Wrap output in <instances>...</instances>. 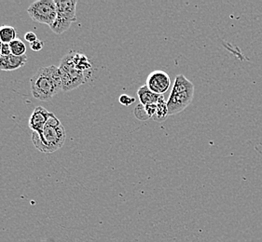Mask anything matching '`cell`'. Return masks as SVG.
Wrapping results in <instances>:
<instances>
[{"instance_id": "3957f363", "label": "cell", "mask_w": 262, "mask_h": 242, "mask_svg": "<svg viewBox=\"0 0 262 242\" xmlns=\"http://www.w3.org/2000/svg\"><path fill=\"white\" fill-rule=\"evenodd\" d=\"M67 133L63 125L51 126L46 124L41 132H32V142L39 152L50 154L62 148Z\"/></svg>"}, {"instance_id": "8992f818", "label": "cell", "mask_w": 262, "mask_h": 242, "mask_svg": "<svg viewBox=\"0 0 262 242\" xmlns=\"http://www.w3.org/2000/svg\"><path fill=\"white\" fill-rule=\"evenodd\" d=\"M28 15L33 21L52 26L57 16L55 0H37L27 9Z\"/></svg>"}, {"instance_id": "7c38bea8", "label": "cell", "mask_w": 262, "mask_h": 242, "mask_svg": "<svg viewBox=\"0 0 262 242\" xmlns=\"http://www.w3.org/2000/svg\"><path fill=\"white\" fill-rule=\"evenodd\" d=\"M16 39V30L14 27L9 26L0 27V40L1 42L10 44Z\"/></svg>"}, {"instance_id": "5b68a950", "label": "cell", "mask_w": 262, "mask_h": 242, "mask_svg": "<svg viewBox=\"0 0 262 242\" xmlns=\"http://www.w3.org/2000/svg\"><path fill=\"white\" fill-rule=\"evenodd\" d=\"M55 2L57 7V16L52 26H50V27L55 34L60 35V34H63V32L69 30L72 22L77 20V17H76L77 1L55 0Z\"/></svg>"}, {"instance_id": "4fadbf2b", "label": "cell", "mask_w": 262, "mask_h": 242, "mask_svg": "<svg viewBox=\"0 0 262 242\" xmlns=\"http://www.w3.org/2000/svg\"><path fill=\"white\" fill-rule=\"evenodd\" d=\"M169 116L168 114L167 102H165L164 98L160 101L157 104V109L155 115L152 116V119L157 122L164 121Z\"/></svg>"}, {"instance_id": "30bf717a", "label": "cell", "mask_w": 262, "mask_h": 242, "mask_svg": "<svg viewBox=\"0 0 262 242\" xmlns=\"http://www.w3.org/2000/svg\"><path fill=\"white\" fill-rule=\"evenodd\" d=\"M137 96L143 106L147 105H157L160 101L163 99V95L156 94L149 90L146 85L140 87L137 90Z\"/></svg>"}, {"instance_id": "ba28073f", "label": "cell", "mask_w": 262, "mask_h": 242, "mask_svg": "<svg viewBox=\"0 0 262 242\" xmlns=\"http://www.w3.org/2000/svg\"><path fill=\"white\" fill-rule=\"evenodd\" d=\"M51 116V112L43 108L41 106H37L35 110L32 112L31 116L29 118V128L33 132H41L44 127L47 124L48 119Z\"/></svg>"}, {"instance_id": "8fae6325", "label": "cell", "mask_w": 262, "mask_h": 242, "mask_svg": "<svg viewBox=\"0 0 262 242\" xmlns=\"http://www.w3.org/2000/svg\"><path fill=\"white\" fill-rule=\"evenodd\" d=\"M73 63L75 67L81 72H85L92 67L89 59L87 58L82 53H74Z\"/></svg>"}, {"instance_id": "d6986e66", "label": "cell", "mask_w": 262, "mask_h": 242, "mask_svg": "<svg viewBox=\"0 0 262 242\" xmlns=\"http://www.w3.org/2000/svg\"><path fill=\"white\" fill-rule=\"evenodd\" d=\"M25 39L30 44V43H33L34 41L37 40V35L34 32H27L26 36H25Z\"/></svg>"}, {"instance_id": "44dd1931", "label": "cell", "mask_w": 262, "mask_h": 242, "mask_svg": "<svg viewBox=\"0 0 262 242\" xmlns=\"http://www.w3.org/2000/svg\"><path fill=\"white\" fill-rule=\"evenodd\" d=\"M2 44H3V43L1 42V40H0V57H1V49H2Z\"/></svg>"}, {"instance_id": "52a82bcc", "label": "cell", "mask_w": 262, "mask_h": 242, "mask_svg": "<svg viewBox=\"0 0 262 242\" xmlns=\"http://www.w3.org/2000/svg\"><path fill=\"white\" fill-rule=\"evenodd\" d=\"M146 86L154 93L163 95L171 86V79L166 72L155 70L148 75Z\"/></svg>"}, {"instance_id": "ac0fdd59", "label": "cell", "mask_w": 262, "mask_h": 242, "mask_svg": "<svg viewBox=\"0 0 262 242\" xmlns=\"http://www.w3.org/2000/svg\"><path fill=\"white\" fill-rule=\"evenodd\" d=\"M145 106V109H146L147 115L150 118H152V116H154L155 113H156L157 105H147V106Z\"/></svg>"}, {"instance_id": "6da1fadb", "label": "cell", "mask_w": 262, "mask_h": 242, "mask_svg": "<svg viewBox=\"0 0 262 242\" xmlns=\"http://www.w3.org/2000/svg\"><path fill=\"white\" fill-rule=\"evenodd\" d=\"M30 82L32 93L37 100H52L58 92L63 90L59 68L54 65L38 69Z\"/></svg>"}, {"instance_id": "9a60e30c", "label": "cell", "mask_w": 262, "mask_h": 242, "mask_svg": "<svg viewBox=\"0 0 262 242\" xmlns=\"http://www.w3.org/2000/svg\"><path fill=\"white\" fill-rule=\"evenodd\" d=\"M135 116H137L139 120H147L148 118H150L146 112L145 106L141 104L135 108Z\"/></svg>"}, {"instance_id": "9c48e42d", "label": "cell", "mask_w": 262, "mask_h": 242, "mask_svg": "<svg viewBox=\"0 0 262 242\" xmlns=\"http://www.w3.org/2000/svg\"><path fill=\"white\" fill-rule=\"evenodd\" d=\"M27 62V55L15 56V55L11 54L9 56H1L0 57V70L12 71V70L21 68L26 65Z\"/></svg>"}, {"instance_id": "ffe728a7", "label": "cell", "mask_w": 262, "mask_h": 242, "mask_svg": "<svg viewBox=\"0 0 262 242\" xmlns=\"http://www.w3.org/2000/svg\"><path fill=\"white\" fill-rule=\"evenodd\" d=\"M11 54L10 44L3 43V44H2V49H1V56H9V55H11Z\"/></svg>"}, {"instance_id": "5bb4252c", "label": "cell", "mask_w": 262, "mask_h": 242, "mask_svg": "<svg viewBox=\"0 0 262 242\" xmlns=\"http://www.w3.org/2000/svg\"><path fill=\"white\" fill-rule=\"evenodd\" d=\"M10 47H11V54L15 56H23V55H26L27 53V47L25 43L18 38H16L15 40L10 43Z\"/></svg>"}, {"instance_id": "2e32d148", "label": "cell", "mask_w": 262, "mask_h": 242, "mask_svg": "<svg viewBox=\"0 0 262 242\" xmlns=\"http://www.w3.org/2000/svg\"><path fill=\"white\" fill-rule=\"evenodd\" d=\"M119 101H120V103L122 106H129L136 102V99L133 98L131 96H129V95L122 94L120 96Z\"/></svg>"}, {"instance_id": "e0dca14e", "label": "cell", "mask_w": 262, "mask_h": 242, "mask_svg": "<svg viewBox=\"0 0 262 242\" xmlns=\"http://www.w3.org/2000/svg\"><path fill=\"white\" fill-rule=\"evenodd\" d=\"M43 46H44V43L41 40H39V39H37V40L34 41L33 43H30V47H31L32 51H34V52L41 51L42 49H43Z\"/></svg>"}, {"instance_id": "277c9868", "label": "cell", "mask_w": 262, "mask_h": 242, "mask_svg": "<svg viewBox=\"0 0 262 242\" xmlns=\"http://www.w3.org/2000/svg\"><path fill=\"white\" fill-rule=\"evenodd\" d=\"M74 53L66 55L60 63L59 73L63 83V91H69L85 83L84 72L79 71L75 67L73 63Z\"/></svg>"}, {"instance_id": "7a4b0ae2", "label": "cell", "mask_w": 262, "mask_h": 242, "mask_svg": "<svg viewBox=\"0 0 262 242\" xmlns=\"http://www.w3.org/2000/svg\"><path fill=\"white\" fill-rule=\"evenodd\" d=\"M194 85L184 75H179L173 82L171 94L167 101L169 116L177 115L191 104L194 97Z\"/></svg>"}]
</instances>
